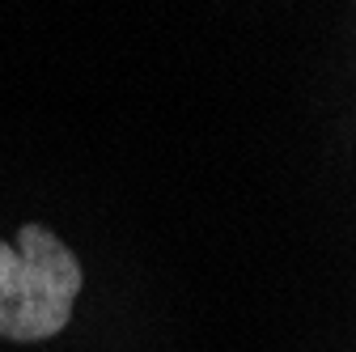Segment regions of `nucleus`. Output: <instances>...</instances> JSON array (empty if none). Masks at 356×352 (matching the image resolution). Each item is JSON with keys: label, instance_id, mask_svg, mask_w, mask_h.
<instances>
[{"label": "nucleus", "instance_id": "1", "mask_svg": "<svg viewBox=\"0 0 356 352\" xmlns=\"http://www.w3.org/2000/svg\"><path fill=\"white\" fill-rule=\"evenodd\" d=\"M81 259L42 225H22L0 242V339L38 344L68 327L81 293Z\"/></svg>", "mask_w": 356, "mask_h": 352}]
</instances>
